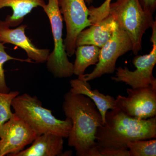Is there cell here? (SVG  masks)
Instances as JSON below:
<instances>
[{"mask_svg":"<svg viewBox=\"0 0 156 156\" xmlns=\"http://www.w3.org/2000/svg\"><path fill=\"white\" fill-rule=\"evenodd\" d=\"M19 95V91L7 93L0 92V130L13 114L11 110V103L13 99Z\"/></svg>","mask_w":156,"mask_h":156,"instance_id":"cell-18","label":"cell"},{"mask_svg":"<svg viewBox=\"0 0 156 156\" xmlns=\"http://www.w3.org/2000/svg\"><path fill=\"white\" fill-rule=\"evenodd\" d=\"M27 26L22 24L17 28H10L5 20H0V42L10 44L21 48L25 51L28 58L37 63L46 62L50 50L37 48L25 34Z\"/></svg>","mask_w":156,"mask_h":156,"instance_id":"cell-11","label":"cell"},{"mask_svg":"<svg viewBox=\"0 0 156 156\" xmlns=\"http://www.w3.org/2000/svg\"><path fill=\"white\" fill-rule=\"evenodd\" d=\"M58 7L66 25L64 40L68 56L75 53L76 42L80 33L92 24L89 19V9L85 0H58Z\"/></svg>","mask_w":156,"mask_h":156,"instance_id":"cell-8","label":"cell"},{"mask_svg":"<svg viewBox=\"0 0 156 156\" xmlns=\"http://www.w3.org/2000/svg\"><path fill=\"white\" fill-rule=\"evenodd\" d=\"M37 134L15 113L0 130V156H12L32 143Z\"/></svg>","mask_w":156,"mask_h":156,"instance_id":"cell-10","label":"cell"},{"mask_svg":"<svg viewBox=\"0 0 156 156\" xmlns=\"http://www.w3.org/2000/svg\"><path fill=\"white\" fill-rule=\"evenodd\" d=\"M132 50L130 38L124 30L118 25L109 40L101 48L98 62L92 72L78 76L89 82L107 74L114 73L117 59Z\"/></svg>","mask_w":156,"mask_h":156,"instance_id":"cell-7","label":"cell"},{"mask_svg":"<svg viewBox=\"0 0 156 156\" xmlns=\"http://www.w3.org/2000/svg\"><path fill=\"white\" fill-rule=\"evenodd\" d=\"M62 109L72 126L68 137V145L73 147L78 156H100L95 134L102 124L100 112L89 98L69 91L65 94Z\"/></svg>","mask_w":156,"mask_h":156,"instance_id":"cell-2","label":"cell"},{"mask_svg":"<svg viewBox=\"0 0 156 156\" xmlns=\"http://www.w3.org/2000/svg\"><path fill=\"white\" fill-rule=\"evenodd\" d=\"M14 113L30 126L37 136L52 133L68 138L72 126L69 118L65 120L56 119L52 111L45 108L36 96L27 93L17 95L11 103Z\"/></svg>","mask_w":156,"mask_h":156,"instance_id":"cell-3","label":"cell"},{"mask_svg":"<svg viewBox=\"0 0 156 156\" xmlns=\"http://www.w3.org/2000/svg\"><path fill=\"white\" fill-rule=\"evenodd\" d=\"M109 15L130 38L134 55L142 49V37L146 31L152 27L153 15L146 13L138 0H117L110 5Z\"/></svg>","mask_w":156,"mask_h":156,"instance_id":"cell-4","label":"cell"},{"mask_svg":"<svg viewBox=\"0 0 156 156\" xmlns=\"http://www.w3.org/2000/svg\"><path fill=\"white\" fill-rule=\"evenodd\" d=\"M101 48L94 45H82L76 48V58L73 64V74L80 76L84 74L90 66L98 62Z\"/></svg>","mask_w":156,"mask_h":156,"instance_id":"cell-16","label":"cell"},{"mask_svg":"<svg viewBox=\"0 0 156 156\" xmlns=\"http://www.w3.org/2000/svg\"><path fill=\"white\" fill-rule=\"evenodd\" d=\"M4 44L0 42V92L7 93L10 92V89L6 84L5 70L4 69V65L5 63L7 62L12 60L30 63L34 62L29 58L25 59H21L14 58L13 56H10L6 52L5 50V48Z\"/></svg>","mask_w":156,"mask_h":156,"instance_id":"cell-19","label":"cell"},{"mask_svg":"<svg viewBox=\"0 0 156 156\" xmlns=\"http://www.w3.org/2000/svg\"><path fill=\"white\" fill-rule=\"evenodd\" d=\"M118 24L111 15L89 28L84 29L78 34L76 47L82 45H94L101 48L111 37Z\"/></svg>","mask_w":156,"mask_h":156,"instance_id":"cell-12","label":"cell"},{"mask_svg":"<svg viewBox=\"0 0 156 156\" xmlns=\"http://www.w3.org/2000/svg\"><path fill=\"white\" fill-rule=\"evenodd\" d=\"M45 4V0H0V10L7 7L12 9V15H8L5 20L13 27L20 25L33 9Z\"/></svg>","mask_w":156,"mask_h":156,"instance_id":"cell-15","label":"cell"},{"mask_svg":"<svg viewBox=\"0 0 156 156\" xmlns=\"http://www.w3.org/2000/svg\"><path fill=\"white\" fill-rule=\"evenodd\" d=\"M94 0H85L86 4H88V5H90V4H92Z\"/></svg>","mask_w":156,"mask_h":156,"instance_id":"cell-22","label":"cell"},{"mask_svg":"<svg viewBox=\"0 0 156 156\" xmlns=\"http://www.w3.org/2000/svg\"><path fill=\"white\" fill-rule=\"evenodd\" d=\"M42 8L50 20L54 43L46 62L47 69L55 78L69 77L73 75V64L69 61L62 39V17L58 0H48Z\"/></svg>","mask_w":156,"mask_h":156,"instance_id":"cell-5","label":"cell"},{"mask_svg":"<svg viewBox=\"0 0 156 156\" xmlns=\"http://www.w3.org/2000/svg\"><path fill=\"white\" fill-rule=\"evenodd\" d=\"M153 32L151 38L152 49L146 55L136 56L132 62L136 69L130 71L128 68H116L115 76L112 77V80L123 82L133 89L156 86V80L153 75V71L156 63V22L154 21L151 27Z\"/></svg>","mask_w":156,"mask_h":156,"instance_id":"cell-6","label":"cell"},{"mask_svg":"<svg viewBox=\"0 0 156 156\" xmlns=\"http://www.w3.org/2000/svg\"><path fill=\"white\" fill-rule=\"evenodd\" d=\"M70 91L75 94H81L89 98L93 101L100 112L102 124L105 122V115L109 109L113 110L116 107L115 99L109 95L100 93L97 89L92 90L89 82L80 78L71 80Z\"/></svg>","mask_w":156,"mask_h":156,"instance_id":"cell-14","label":"cell"},{"mask_svg":"<svg viewBox=\"0 0 156 156\" xmlns=\"http://www.w3.org/2000/svg\"><path fill=\"white\" fill-rule=\"evenodd\" d=\"M156 137V116L139 119L128 116L117 108L107 112L105 122L95 134L100 156H130L128 142Z\"/></svg>","mask_w":156,"mask_h":156,"instance_id":"cell-1","label":"cell"},{"mask_svg":"<svg viewBox=\"0 0 156 156\" xmlns=\"http://www.w3.org/2000/svg\"><path fill=\"white\" fill-rule=\"evenodd\" d=\"M112 0H105L100 6H92L89 9V19L91 24L98 23L109 15L110 5Z\"/></svg>","mask_w":156,"mask_h":156,"instance_id":"cell-20","label":"cell"},{"mask_svg":"<svg viewBox=\"0 0 156 156\" xmlns=\"http://www.w3.org/2000/svg\"><path fill=\"white\" fill-rule=\"evenodd\" d=\"M143 10L148 14L153 15L156 9V0H138Z\"/></svg>","mask_w":156,"mask_h":156,"instance_id":"cell-21","label":"cell"},{"mask_svg":"<svg viewBox=\"0 0 156 156\" xmlns=\"http://www.w3.org/2000/svg\"><path fill=\"white\" fill-rule=\"evenodd\" d=\"M63 137L52 133L37 136L28 148L12 156H56L61 155L63 149Z\"/></svg>","mask_w":156,"mask_h":156,"instance_id":"cell-13","label":"cell"},{"mask_svg":"<svg viewBox=\"0 0 156 156\" xmlns=\"http://www.w3.org/2000/svg\"><path fill=\"white\" fill-rule=\"evenodd\" d=\"M128 97L119 95L115 99L116 107L128 116L147 119L156 115V86L128 88Z\"/></svg>","mask_w":156,"mask_h":156,"instance_id":"cell-9","label":"cell"},{"mask_svg":"<svg viewBox=\"0 0 156 156\" xmlns=\"http://www.w3.org/2000/svg\"><path fill=\"white\" fill-rule=\"evenodd\" d=\"M130 156H156V140H137L127 144Z\"/></svg>","mask_w":156,"mask_h":156,"instance_id":"cell-17","label":"cell"}]
</instances>
